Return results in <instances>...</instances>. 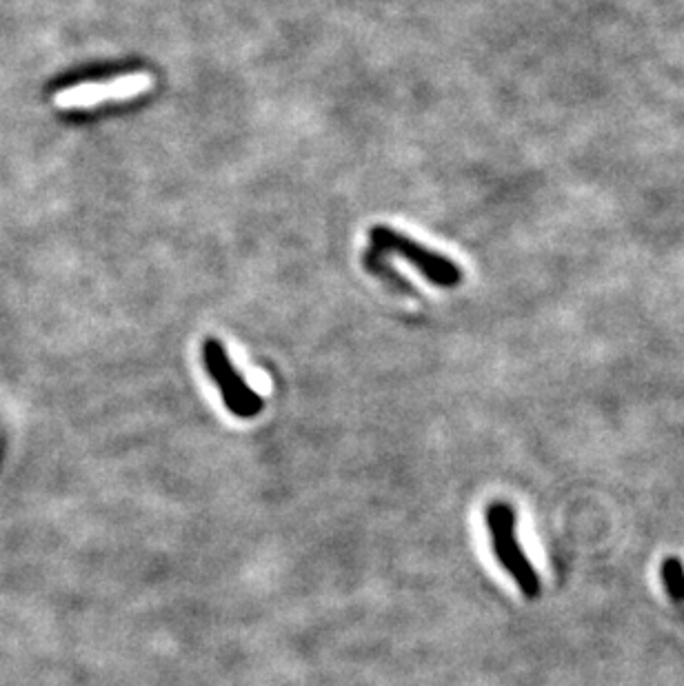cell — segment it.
<instances>
[{"label": "cell", "instance_id": "1", "mask_svg": "<svg viewBox=\"0 0 684 686\" xmlns=\"http://www.w3.org/2000/svg\"><path fill=\"white\" fill-rule=\"evenodd\" d=\"M487 524L491 533V547H494L500 567L511 575L525 598H538L540 575L533 569V564L529 562L527 553L516 536V511L507 502L489 504Z\"/></svg>", "mask_w": 684, "mask_h": 686}, {"label": "cell", "instance_id": "2", "mask_svg": "<svg viewBox=\"0 0 684 686\" xmlns=\"http://www.w3.org/2000/svg\"><path fill=\"white\" fill-rule=\"evenodd\" d=\"M371 251L376 254H396L402 260H407L411 267H416L422 276L434 282L438 287H456L462 280V271L454 260L436 254L429 247L411 240L407 236L389 227H374L371 229Z\"/></svg>", "mask_w": 684, "mask_h": 686}, {"label": "cell", "instance_id": "3", "mask_svg": "<svg viewBox=\"0 0 684 686\" xmlns=\"http://www.w3.org/2000/svg\"><path fill=\"white\" fill-rule=\"evenodd\" d=\"M205 367L211 380L218 385L220 396H223L225 407L234 413L236 418H256L263 411V398L251 389L245 378L240 376L236 367L231 365L225 347L218 340L209 338L203 347Z\"/></svg>", "mask_w": 684, "mask_h": 686}, {"label": "cell", "instance_id": "4", "mask_svg": "<svg viewBox=\"0 0 684 686\" xmlns=\"http://www.w3.org/2000/svg\"><path fill=\"white\" fill-rule=\"evenodd\" d=\"M149 87L147 76H132V78H120L116 83H103V85H80L65 89V92L56 94V105L63 109L72 107H89L94 103H100L105 98H127L134 96L143 89Z\"/></svg>", "mask_w": 684, "mask_h": 686}, {"label": "cell", "instance_id": "5", "mask_svg": "<svg viewBox=\"0 0 684 686\" xmlns=\"http://www.w3.org/2000/svg\"><path fill=\"white\" fill-rule=\"evenodd\" d=\"M662 584L676 607L684 611V564L680 558H667L660 567Z\"/></svg>", "mask_w": 684, "mask_h": 686}]
</instances>
